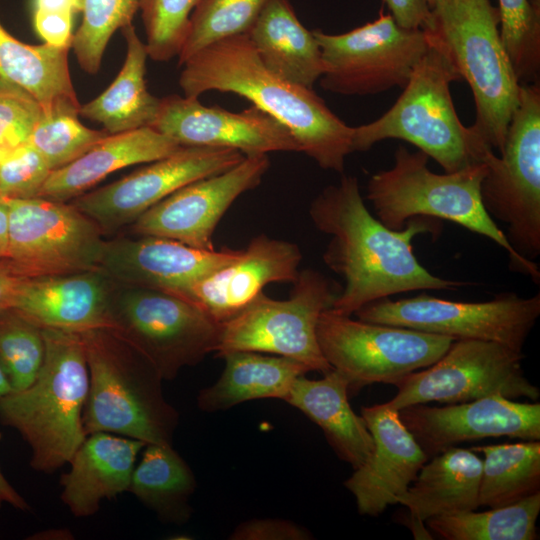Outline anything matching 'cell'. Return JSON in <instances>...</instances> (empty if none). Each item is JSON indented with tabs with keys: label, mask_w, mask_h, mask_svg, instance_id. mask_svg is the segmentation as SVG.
I'll list each match as a JSON object with an SVG mask.
<instances>
[{
	"label": "cell",
	"mask_w": 540,
	"mask_h": 540,
	"mask_svg": "<svg viewBox=\"0 0 540 540\" xmlns=\"http://www.w3.org/2000/svg\"><path fill=\"white\" fill-rule=\"evenodd\" d=\"M146 445L112 433L87 435L61 475V501L75 517L96 514L103 500L129 490L137 455Z\"/></svg>",
	"instance_id": "24"
},
{
	"label": "cell",
	"mask_w": 540,
	"mask_h": 540,
	"mask_svg": "<svg viewBox=\"0 0 540 540\" xmlns=\"http://www.w3.org/2000/svg\"><path fill=\"white\" fill-rule=\"evenodd\" d=\"M322 53L323 89L341 95H374L404 88L430 46L426 30L400 27L389 13L349 32L312 30Z\"/></svg>",
	"instance_id": "12"
},
{
	"label": "cell",
	"mask_w": 540,
	"mask_h": 540,
	"mask_svg": "<svg viewBox=\"0 0 540 540\" xmlns=\"http://www.w3.org/2000/svg\"><path fill=\"white\" fill-rule=\"evenodd\" d=\"M109 322L108 330L142 354L163 380L215 352L221 331V323L181 294L119 285Z\"/></svg>",
	"instance_id": "9"
},
{
	"label": "cell",
	"mask_w": 540,
	"mask_h": 540,
	"mask_svg": "<svg viewBox=\"0 0 540 540\" xmlns=\"http://www.w3.org/2000/svg\"><path fill=\"white\" fill-rule=\"evenodd\" d=\"M500 37L521 83H535L540 70V11L532 0H498Z\"/></svg>",
	"instance_id": "37"
},
{
	"label": "cell",
	"mask_w": 540,
	"mask_h": 540,
	"mask_svg": "<svg viewBox=\"0 0 540 540\" xmlns=\"http://www.w3.org/2000/svg\"><path fill=\"white\" fill-rule=\"evenodd\" d=\"M309 216L319 232L329 235L325 265L344 280L330 309L352 316L364 305L416 290H449L465 282L430 273L417 260L412 239L435 231L430 217H414L400 230L386 227L367 209L355 176L343 175L311 202Z\"/></svg>",
	"instance_id": "1"
},
{
	"label": "cell",
	"mask_w": 540,
	"mask_h": 540,
	"mask_svg": "<svg viewBox=\"0 0 540 540\" xmlns=\"http://www.w3.org/2000/svg\"><path fill=\"white\" fill-rule=\"evenodd\" d=\"M143 0H80L82 21L71 48L82 70L96 74L112 35L132 24Z\"/></svg>",
	"instance_id": "36"
},
{
	"label": "cell",
	"mask_w": 540,
	"mask_h": 540,
	"mask_svg": "<svg viewBox=\"0 0 540 540\" xmlns=\"http://www.w3.org/2000/svg\"><path fill=\"white\" fill-rule=\"evenodd\" d=\"M27 277L19 274L6 259L0 260V311L13 308Z\"/></svg>",
	"instance_id": "46"
},
{
	"label": "cell",
	"mask_w": 540,
	"mask_h": 540,
	"mask_svg": "<svg viewBox=\"0 0 540 540\" xmlns=\"http://www.w3.org/2000/svg\"><path fill=\"white\" fill-rule=\"evenodd\" d=\"M121 30L127 51L120 72L107 89L79 109V116L100 123L108 134L152 127L161 104L146 87L145 43L132 24Z\"/></svg>",
	"instance_id": "30"
},
{
	"label": "cell",
	"mask_w": 540,
	"mask_h": 540,
	"mask_svg": "<svg viewBox=\"0 0 540 540\" xmlns=\"http://www.w3.org/2000/svg\"><path fill=\"white\" fill-rule=\"evenodd\" d=\"M79 111L56 109L43 113L28 143L45 159L52 171L79 158L109 135L104 129L84 126Z\"/></svg>",
	"instance_id": "39"
},
{
	"label": "cell",
	"mask_w": 540,
	"mask_h": 540,
	"mask_svg": "<svg viewBox=\"0 0 540 540\" xmlns=\"http://www.w3.org/2000/svg\"><path fill=\"white\" fill-rule=\"evenodd\" d=\"M200 0H143L142 19L148 56L159 62L178 56L188 32L190 16Z\"/></svg>",
	"instance_id": "40"
},
{
	"label": "cell",
	"mask_w": 540,
	"mask_h": 540,
	"mask_svg": "<svg viewBox=\"0 0 540 540\" xmlns=\"http://www.w3.org/2000/svg\"><path fill=\"white\" fill-rule=\"evenodd\" d=\"M482 453L479 506L497 508L540 492V441L472 447Z\"/></svg>",
	"instance_id": "33"
},
{
	"label": "cell",
	"mask_w": 540,
	"mask_h": 540,
	"mask_svg": "<svg viewBox=\"0 0 540 540\" xmlns=\"http://www.w3.org/2000/svg\"><path fill=\"white\" fill-rule=\"evenodd\" d=\"M427 32L430 46L402 93L378 119L353 127L352 150L367 151L382 140L399 139L452 173L483 162L493 149L472 125L466 127L460 121L450 86L461 77L437 38Z\"/></svg>",
	"instance_id": "4"
},
{
	"label": "cell",
	"mask_w": 540,
	"mask_h": 540,
	"mask_svg": "<svg viewBox=\"0 0 540 540\" xmlns=\"http://www.w3.org/2000/svg\"><path fill=\"white\" fill-rule=\"evenodd\" d=\"M195 488L191 468L172 444H147L128 491L163 521L184 523L191 515L189 499Z\"/></svg>",
	"instance_id": "32"
},
{
	"label": "cell",
	"mask_w": 540,
	"mask_h": 540,
	"mask_svg": "<svg viewBox=\"0 0 540 540\" xmlns=\"http://www.w3.org/2000/svg\"><path fill=\"white\" fill-rule=\"evenodd\" d=\"M482 459L471 449L450 447L425 463L398 504L420 523L476 510Z\"/></svg>",
	"instance_id": "27"
},
{
	"label": "cell",
	"mask_w": 540,
	"mask_h": 540,
	"mask_svg": "<svg viewBox=\"0 0 540 540\" xmlns=\"http://www.w3.org/2000/svg\"><path fill=\"white\" fill-rule=\"evenodd\" d=\"M116 286L98 270L27 278L13 308L41 329H108Z\"/></svg>",
	"instance_id": "23"
},
{
	"label": "cell",
	"mask_w": 540,
	"mask_h": 540,
	"mask_svg": "<svg viewBox=\"0 0 540 540\" xmlns=\"http://www.w3.org/2000/svg\"><path fill=\"white\" fill-rule=\"evenodd\" d=\"M399 417L428 457L456 444L507 436L540 440V403L491 395L444 407L411 405Z\"/></svg>",
	"instance_id": "19"
},
{
	"label": "cell",
	"mask_w": 540,
	"mask_h": 540,
	"mask_svg": "<svg viewBox=\"0 0 540 540\" xmlns=\"http://www.w3.org/2000/svg\"><path fill=\"white\" fill-rule=\"evenodd\" d=\"M4 259L24 277L97 270L106 239L88 216L67 202L9 199Z\"/></svg>",
	"instance_id": "15"
},
{
	"label": "cell",
	"mask_w": 540,
	"mask_h": 540,
	"mask_svg": "<svg viewBox=\"0 0 540 540\" xmlns=\"http://www.w3.org/2000/svg\"><path fill=\"white\" fill-rule=\"evenodd\" d=\"M70 49L24 43L0 22V79L30 92L45 114L56 109L79 111L69 70Z\"/></svg>",
	"instance_id": "31"
},
{
	"label": "cell",
	"mask_w": 540,
	"mask_h": 540,
	"mask_svg": "<svg viewBox=\"0 0 540 540\" xmlns=\"http://www.w3.org/2000/svg\"><path fill=\"white\" fill-rule=\"evenodd\" d=\"M441 1H443V0H427V3L430 6V8H432L433 6H435L437 3L441 2Z\"/></svg>",
	"instance_id": "51"
},
{
	"label": "cell",
	"mask_w": 540,
	"mask_h": 540,
	"mask_svg": "<svg viewBox=\"0 0 540 540\" xmlns=\"http://www.w3.org/2000/svg\"><path fill=\"white\" fill-rule=\"evenodd\" d=\"M431 12L427 31L472 91L476 107L472 126L500 153L521 84L500 37L498 9L490 0H443Z\"/></svg>",
	"instance_id": "7"
},
{
	"label": "cell",
	"mask_w": 540,
	"mask_h": 540,
	"mask_svg": "<svg viewBox=\"0 0 540 540\" xmlns=\"http://www.w3.org/2000/svg\"><path fill=\"white\" fill-rule=\"evenodd\" d=\"M35 32L44 43L71 48L73 41V21L77 14L68 8H31Z\"/></svg>",
	"instance_id": "43"
},
{
	"label": "cell",
	"mask_w": 540,
	"mask_h": 540,
	"mask_svg": "<svg viewBox=\"0 0 540 540\" xmlns=\"http://www.w3.org/2000/svg\"><path fill=\"white\" fill-rule=\"evenodd\" d=\"M293 284L288 299L276 300L262 292L221 323L216 356L233 351L270 353L296 360L310 371H331L318 344L317 324L337 293L321 272L310 268L299 271Z\"/></svg>",
	"instance_id": "10"
},
{
	"label": "cell",
	"mask_w": 540,
	"mask_h": 540,
	"mask_svg": "<svg viewBox=\"0 0 540 540\" xmlns=\"http://www.w3.org/2000/svg\"><path fill=\"white\" fill-rule=\"evenodd\" d=\"M45 354L43 332L14 308L0 311V367L12 390L29 386Z\"/></svg>",
	"instance_id": "38"
},
{
	"label": "cell",
	"mask_w": 540,
	"mask_h": 540,
	"mask_svg": "<svg viewBox=\"0 0 540 540\" xmlns=\"http://www.w3.org/2000/svg\"><path fill=\"white\" fill-rule=\"evenodd\" d=\"M246 35L262 63L284 80L312 88L325 72L315 36L288 0H271Z\"/></svg>",
	"instance_id": "28"
},
{
	"label": "cell",
	"mask_w": 540,
	"mask_h": 540,
	"mask_svg": "<svg viewBox=\"0 0 540 540\" xmlns=\"http://www.w3.org/2000/svg\"><path fill=\"white\" fill-rule=\"evenodd\" d=\"M8 152H9V149L0 147V163Z\"/></svg>",
	"instance_id": "50"
},
{
	"label": "cell",
	"mask_w": 540,
	"mask_h": 540,
	"mask_svg": "<svg viewBox=\"0 0 540 540\" xmlns=\"http://www.w3.org/2000/svg\"><path fill=\"white\" fill-rule=\"evenodd\" d=\"M221 358L225 368L220 378L197 396V405L205 412L226 410L256 399L285 400L295 379L310 371L296 360L260 352L233 351Z\"/></svg>",
	"instance_id": "29"
},
{
	"label": "cell",
	"mask_w": 540,
	"mask_h": 540,
	"mask_svg": "<svg viewBox=\"0 0 540 540\" xmlns=\"http://www.w3.org/2000/svg\"><path fill=\"white\" fill-rule=\"evenodd\" d=\"M301 260L296 244L259 234L235 260L195 282L181 295L223 323L247 307L266 285L294 283Z\"/></svg>",
	"instance_id": "22"
},
{
	"label": "cell",
	"mask_w": 540,
	"mask_h": 540,
	"mask_svg": "<svg viewBox=\"0 0 540 540\" xmlns=\"http://www.w3.org/2000/svg\"><path fill=\"white\" fill-rule=\"evenodd\" d=\"M500 155L483 159L480 194L484 209L507 227L506 239L521 257L540 255V86L521 83L519 103Z\"/></svg>",
	"instance_id": "8"
},
{
	"label": "cell",
	"mask_w": 540,
	"mask_h": 540,
	"mask_svg": "<svg viewBox=\"0 0 540 540\" xmlns=\"http://www.w3.org/2000/svg\"><path fill=\"white\" fill-rule=\"evenodd\" d=\"M270 1L200 0L190 16L186 39L178 54L179 65L213 43L247 34Z\"/></svg>",
	"instance_id": "35"
},
{
	"label": "cell",
	"mask_w": 540,
	"mask_h": 540,
	"mask_svg": "<svg viewBox=\"0 0 540 540\" xmlns=\"http://www.w3.org/2000/svg\"><path fill=\"white\" fill-rule=\"evenodd\" d=\"M52 170L28 142L9 150L0 163V196L37 198Z\"/></svg>",
	"instance_id": "42"
},
{
	"label": "cell",
	"mask_w": 540,
	"mask_h": 540,
	"mask_svg": "<svg viewBox=\"0 0 540 540\" xmlns=\"http://www.w3.org/2000/svg\"><path fill=\"white\" fill-rule=\"evenodd\" d=\"M361 416L374 447L366 462L344 482L361 515L378 516L398 504L428 456L388 402L363 407Z\"/></svg>",
	"instance_id": "21"
},
{
	"label": "cell",
	"mask_w": 540,
	"mask_h": 540,
	"mask_svg": "<svg viewBox=\"0 0 540 540\" xmlns=\"http://www.w3.org/2000/svg\"><path fill=\"white\" fill-rule=\"evenodd\" d=\"M522 351L479 339L454 340L432 365L414 371L394 386L396 395L388 401L394 408L428 402L462 403L501 395L536 401L540 390L525 376Z\"/></svg>",
	"instance_id": "13"
},
{
	"label": "cell",
	"mask_w": 540,
	"mask_h": 540,
	"mask_svg": "<svg viewBox=\"0 0 540 540\" xmlns=\"http://www.w3.org/2000/svg\"><path fill=\"white\" fill-rule=\"evenodd\" d=\"M269 167L267 154L245 156L224 172L176 190L139 216L131 231L215 250L213 234L219 221L240 195L260 185Z\"/></svg>",
	"instance_id": "17"
},
{
	"label": "cell",
	"mask_w": 540,
	"mask_h": 540,
	"mask_svg": "<svg viewBox=\"0 0 540 540\" xmlns=\"http://www.w3.org/2000/svg\"><path fill=\"white\" fill-rule=\"evenodd\" d=\"M42 114L30 92L0 79V147L11 150L27 143Z\"/></svg>",
	"instance_id": "41"
},
{
	"label": "cell",
	"mask_w": 540,
	"mask_h": 540,
	"mask_svg": "<svg viewBox=\"0 0 540 540\" xmlns=\"http://www.w3.org/2000/svg\"><path fill=\"white\" fill-rule=\"evenodd\" d=\"M540 492L516 503L426 520L430 530L445 540H536Z\"/></svg>",
	"instance_id": "34"
},
{
	"label": "cell",
	"mask_w": 540,
	"mask_h": 540,
	"mask_svg": "<svg viewBox=\"0 0 540 540\" xmlns=\"http://www.w3.org/2000/svg\"><path fill=\"white\" fill-rule=\"evenodd\" d=\"M152 128L181 146L231 148L245 156L269 152H300L289 129L256 106L241 113L202 105L198 98H161Z\"/></svg>",
	"instance_id": "18"
},
{
	"label": "cell",
	"mask_w": 540,
	"mask_h": 540,
	"mask_svg": "<svg viewBox=\"0 0 540 540\" xmlns=\"http://www.w3.org/2000/svg\"><path fill=\"white\" fill-rule=\"evenodd\" d=\"M245 155L235 149L181 146L131 174L71 200L102 232L131 225L149 208L196 180L224 172Z\"/></svg>",
	"instance_id": "16"
},
{
	"label": "cell",
	"mask_w": 540,
	"mask_h": 540,
	"mask_svg": "<svg viewBox=\"0 0 540 540\" xmlns=\"http://www.w3.org/2000/svg\"><path fill=\"white\" fill-rule=\"evenodd\" d=\"M42 332L41 369L29 386L0 399V422L29 445L35 471L53 473L69 462L87 436L82 416L89 376L80 333Z\"/></svg>",
	"instance_id": "3"
},
{
	"label": "cell",
	"mask_w": 540,
	"mask_h": 540,
	"mask_svg": "<svg viewBox=\"0 0 540 540\" xmlns=\"http://www.w3.org/2000/svg\"><path fill=\"white\" fill-rule=\"evenodd\" d=\"M317 340L331 367L348 380L349 392L374 383L395 385L436 362L453 338L410 328L371 323L328 308L317 324Z\"/></svg>",
	"instance_id": "11"
},
{
	"label": "cell",
	"mask_w": 540,
	"mask_h": 540,
	"mask_svg": "<svg viewBox=\"0 0 540 540\" xmlns=\"http://www.w3.org/2000/svg\"><path fill=\"white\" fill-rule=\"evenodd\" d=\"M3 504H8L21 511H29L28 502L9 483L0 469V509Z\"/></svg>",
	"instance_id": "47"
},
{
	"label": "cell",
	"mask_w": 540,
	"mask_h": 540,
	"mask_svg": "<svg viewBox=\"0 0 540 540\" xmlns=\"http://www.w3.org/2000/svg\"><path fill=\"white\" fill-rule=\"evenodd\" d=\"M180 147L152 127L109 134L76 160L52 171L38 197L71 201L117 170L161 159Z\"/></svg>",
	"instance_id": "25"
},
{
	"label": "cell",
	"mask_w": 540,
	"mask_h": 540,
	"mask_svg": "<svg viewBox=\"0 0 540 540\" xmlns=\"http://www.w3.org/2000/svg\"><path fill=\"white\" fill-rule=\"evenodd\" d=\"M428 155L398 146L394 165L374 173L367 182L366 198L386 227L402 229L414 217L440 218L486 236L508 254L510 267L540 281L534 261L518 255L504 232L483 207L480 188L486 173L484 162L452 173L437 174L428 168Z\"/></svg>",
	"instance_id": "5"
},
{
	"label": "cell",
	"mask_w": 540,
	"mask_h": 540,
	"mask_svg": "<svg viewBox=\"0 0 540 540\" xmlns=\"http://www.w3.org/2000/svg\"><path fill=\"white\" fill-rule=\"evenodd\" d=\"M318 380L298 376L284 401L323 431L337 456L355 470L370 457L374 442L367 425L348 401V380L337 370Z\"/></svg>",
	"instance_id": "26"
},
{
	"label": "cell",
	"mask_w": 540,
	"mask_h": 540,
	"mask_svg": "<svg viewBox=\"0 0 540 540\" xmlns=\"http://www.w3.org/2000/svg\"><path fill=\"white\" fill-rule=\"evenodd\" d=\"M8 212L6 199L0 196V260L5 258L7 251Z\"/></svg>",
	"instance_id": "48"
},
{
	"label": "cell",
	"mask_w": 540,
	"mask_h": 540,
	"mask_svg": "<svg viewBox=\"0 0 540 540\" xmlns=\"http://www.w3.org/2000/svg\"><path fill=\"white\" fill-rule=\"evenodd\" d=\"M182 66L179 86L185 97L199 98L213 90L240 95L285 125L300 152L319 167L343 173L345 159L353 152V127L334 114L312 88L271 72L246 34L213 43Z\"/></svg>",
	"instance_id": "2"
},
{
	"label": "cell",
	"mask_w": 540,
	"mask_h": 540,
	"mask_svg": "<svg viewBox=\"0 0 540 540\" xmlns=\"http://www.w3.org/2000/svg\"><path fill=\"white\" fill-rule=\"evenodd\" d=\"M80 335L89 376L82 416L86 435L106 432L172 444L179 413L165 399L156 368L108 329Z\"/></svg>",
	"instance_id": "6"
},
{
	"label": "cell",
	"mask_w": 540,
	"mask_h": 540,
	"mask_svg": "<svg viewBox=\"0 0 540 540\" xmlns=\"http://www.w3.org/2000/svg\"><path fill=\"white\" fill-rule=\"evenodd\" d=\"M396 23L405 29L427 30L432 24V12L427 0H382Z\"/></svg>",
	"instance_id": "45"
},
{
	"label": "cell",
	"mask_w": 540,
	"mask_h": 540,
	"mask_svg": "<svg viewBox=\"0 0 540 540\" xmlns=\"http://www.w3.org/2000/svg\"><path fill=\"white\" fill-rule=\"evenodd\" d=\"M240 253L228 248L203 250L158 236H122L106 239L97 270L119 286L182 294Z\"/></svg>",
	"instance_id": "20"
},
{
	"label": "cell",
	"mask_w": 540,
	"mask_h": 540,
	"mask_svg": "<svg viewBox=\"0 0 540 540\" xmlns=\"http://www.w3.org/2000/svg\"><path fill=\"white\" fill-rule=\"evenodd\" d=\"M231 540H306L308 530L283 519H253L239 524L229 537Z\"/></svg>",
	"instance_id": "44"
},
{
	"label": "cell",
	"mask_w": 540,
	"mask_h": 540,
	"mask_svg": "<svg viewBox=\"0 0 540 540\" xmlns=\"http://www.w3.org/2000/svg\"><path fill=\"white\" fill-rule=\"evenodd\" d=\"M353 315L378 324L448 336L495 341L522 351L540 315V294H501L483 302L451 301L422 293L370 302Z\"/></svg>",
	"instance_id": "14"
},
{
	"label": "cell",
	"mask_w": 540,
	"mask_h": 540,
	"mask_svg": "<svg viewBox=\"0 0 540 540\" xmlns=\"http://www.w3.org/2000/svg\"><path fill=\"white\" fill-rule=\"evenodd\" d=\"M12 391L10 383L0 367V399Z\"/></svg>",
	"instance_id": "49"
}]
</instances>
